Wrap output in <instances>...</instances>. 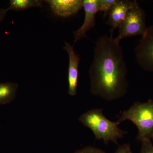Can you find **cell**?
I'll list each match as a JSON object with an SVG mask.
<instances>
[{
	"mask_svg": "<svg viewBox=\"0 0 153 153\" xmlns=\"http://www.w3.org/2000/svg\"><path fill=\"white\" fill-rule=\"evenodd\" d=\"M127 72L119 43L111 36L99 37L88 71L92 94L109 101L123 97L128 88Z\"/></svg>",
	"mask_w": 153,
	"mask_h": 153,
	"instance_id": "cell-1",
	"label": "cell"
},
{
	"mask_svg": "<svg viewBox=\"0 0 153 153\" xmlns=\"http://www.w3.org/2000/svg\"><path fill=\"white\" fill-rule=\"evenodd\" d=\"M83 125L91 130L96 139L103 140L105 144L110 142L118 144V140L123 137L128 132L118 127L117 121L109 120L105 116L102 110L93 108L88 111L79 118Z\"/></svg>",
	"mask_w": 153,
	"mask_h": 153,
	"instance_id": "cell-2",
	"label": "cell"
},
{
	"mask_svg": "<svg viewBox=\"0 0 153 153\" xmlns=\"http://www.w3.org/2000/svg\"><path fill=\"white\" fill-rule=\"evenodd\" d=\"M126 120H129L138 129L137 138L141 141L151 139L153 132V100L147 102H135L129 109L124 111L116 121L119 124Z\"/></svg>",
	"mask_w": 153,
	"mask_h": 153,
	"instance_id": "cell-3",
	"label": "cell"
},
{
	"mask_svg": "<svg viewBox=\"0 0 153 153\" xmlns=\"http://www.w3.org/2000/svg\"><path fill=\"white\" fill-rule=\"evenodd\" d=\"M146 15L137 1L127 14L126 16L119 27L118 35L114 38L118 43L123 38L144 34L147 27L146 23Z\"/></svg>",
	"mask_w": 153,
	"mask_h": 153,
	"instance_id": "cell-4",
	"label": "cell"
},
{
	"mask_svg": "<svg viewBox=\"0 0 153 153\" xmlns=\"http://www.w3.org/2000/svg\"><path fill=\"white\" fill-rule=\"evenodd\" d=\"M137 62L145 71L153 72V25L148 27L135 49Z\"/></svg>",
	"mask_w": 153,
	"mask_h": 153,
	"instance_id": "cell-5",
	"label": "cell"
},
{
	"mask_svg": "<svg viewBox=\"0 0 153 153\" xmlns=\"http://www.w3.org/2000/svg\"><path fill=\"white\" fill-rule=\"evenodd\" d=\"M97 1L98 0H83L85 19L82 26L73 33L74 44L81 38L87 37L88 31L95 27L96 15L98 12Z\"/></svg>",
	"mask_w": 153,
	"mask_h": 153,
	"instance_id": "cell-6",
	"label": "cell"
},
{
	"mask_svg": "<svg viewBox=\"0 0 153 153\" xmlns=\"http://www.w3.org/2000/svg\"><path fill=\"white\" fill-rule=\"evenodd\" d=\"M63 49L68 53L69 58L68 73V94L71 96L76 95L78 79V66L80 60L79 55L75 53L74 46L65 42Z\"/></svg>",
	"mask_w": 153,
	"mask_h": 153,
	"instance_id": "cell-7",
	"label": "cell"
},
{
	"mask_svg": "<svg viewBox=\"0 0 153 153\" xmlns=\"http://www.w3.org/2000/svg\"><path fill=\"white\" fill-rule=\"evenodd\" d=\"M46 1L54 14L60 17L71 16L83 8V0H48Z\"/></svg>",
	"mask_w": 153,
	"mask_h": 153,
	"instance_id": "cell-8",
	"label": "cell"
},
{
	"mask_svg": "<svg viewBox=\"0 0 153 153\" xmlns=\"http://www.w3.org/2000/svg\"><path fill=\"white\" fill-rule=\"evenodd\" d=\"M134 1L118 0L117 3L110 11L107 24L111 27V36H113L114 30L120 27L125 19L129 10L132 7Z\"/></svg>",
	"mask_w": 153,
	"mask_h": 153,
	"instance_id": "cell-9",
	"label": "cell"
},
{
	"mask_svg": "<svg viewBox=\"0 0 153 153\" xmlns=\"http://www.w3.org/2000/svg\"><path fill=\"white\" fill-rule=\"evenodd\" d=\"M19 85L15 82L0 83V105L8 104L16 96Z\"/></svg>",
	"mask_w": 153,
	"mask_h": 153,
	"instance_id": "cell-10",
	"label": "cell"
},
{
	"mask_svg": "<svg viewBox=\"0 0 153 153\" xmlns=\"http://www.w3.org/2000/svg\"><path fill=\"white\" fill-rule=\"evenodd\" d=\"M42 6V1L39 0H10V6L7 9L8 11H18L32 7H40Z\"/></svg>",
	"mask_w": 153,
	"mask_h": 153,
	"instance_id": "cell-11",
	"label": "cell"
},
{
	"mask_svg": "<svg viewBox=\"0 0 153 153\" xmlns=\"http://www.w3.org/2000/svg\"><path fill=\"white\" fill-rule=\"evenodd\" d=\"M117 1L118 0H98V12H103V16L106 17Z\"/></svg>",
	"mask_w": 153,
	"mask_h": 153,
	"instance_id": "cell-12",
	"label": "cell"
},
{
	"mask_svg": "<svg viewBox=\"0 0 153 153\" xmlns=\"http://www.w3.org/2000/svg\"><path fill=\"white\" fill-rule=\"evenodd\" d=\"M141 142L140 153H153V145L151 139H144L140 141Z\"/></svg>",
	"mask_w": 153,
	"mask_h": 153,
	"instance_id": "cell-13",
	"label": "cell"
},
{
	"mask_svg": "<svg viewBox=\"0 0 153 153\" xmlns=\"http://www.w3.org/2000/svg\"><path fill=\"white\" fill-rule=\"evenodd\" d=\"M72 153H106L104 151L91 146H88L77 150Z\"/></svg>",
	"mask_w": 153,
	"mask_h": 153,
	"instance_id": "cell-14",
	"label": "cell"
},
{
	"mask_svg": "<svg viewBox=\"0 0 153 153\" xmlns=\"http://www.w3.org/2000/svg\"><path fill=\"white\" fill-rule=\"evenodd\" d=\"M114 153H133L129 143H125L119 146Z\"/></svg>",
	"mask_w": 153,
	"mask_h": 153,
	"instance_id": "cell-15",
	"label": "cell"
},
{
	"mask_svg": "<svg viewBox=\"0 0 153 153\" xmlns=\"http://www.w3.org/2000/svg\"><path fill=\"white\" fill-rule=\"evenodd\" d=\"M7 12V9L0 8V23L4 19Z\"/></svg>",
	"mask_w": 153,
	"mask_h": 153,
	"instance_id": "cell-16",
	"label": "cell"
},
{
	"mask_svg": "<svg viewBox=\"0 0 153 153\" xmlns=\"http://www.w3.org/2000/svg\"><path fill=\"white\" fill-rule=\"evenodd\" d=\"M151 139H152L153 140V132L152 134V135H151Z\"/></svg>",
	"mask_w": 153,
	"mask_h": 153,
	"instance_id": "cell-17",
	"label": "cell"
},
{
	"mask_svg": "<svg viewBox=\"0 0 153 153\" xmlns=\"http://www.w3.org/2000/svg\"><path fill=\"white\" fill-rule=\"evenodd\" d=\"M0 127H1V125H0Z\"/></svg>",
	"mask_w": 153,
	"mask_h": 153,
	"instance_id": "cell-18",
	"label": "cell"
}]
</instances>
